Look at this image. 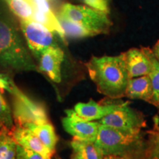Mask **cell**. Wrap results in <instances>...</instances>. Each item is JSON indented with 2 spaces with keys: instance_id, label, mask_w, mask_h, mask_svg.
<instances>
[{
  "instance_id": "cell-1",
  "label": "cell",
  "mask_w": 159,
  "mask_h": 159,
  "mask_svg": "<svg viewBox=\"0 0 159 159\" xmlns=\"http://www.w3.org/2000/svg\"><path fill=\"white\" fill-rule=\"evenodd\" d=\"M99 93L113 99L125 97L129 77L123 55L91 57L85 63Z\"/></svg>"
},
{
  "instance_id": "cell-2",
  "label": "cell",
  "mask_w": 159,
  "mask_h": 159,
  "mask_svg": "<svg viewBox=\"0 0 159 159\" xmlns=\"http://www.w3.org/2000/svg\"><path fill=\"white\" fill-rule=\"evenodd\" d=\"M0 63L16 71H39L16 26L0 15Z\"/></svg>"
},
{
  "instance_id": "cell-3",
  "label": "cell",
  "mask_w": 159,
  "mask_h": 159,
  "mask_svg": "<svg viewBox=\"0 0 159 159\" xmlns=\"http://www.w3.org/2000/svg\"><path fill=\"white\" fill-rule=\"evenodd\" d=\"M95 143L104 156H116L128 159H142L148 146L142 133L128 134L102 125H99Z\"/></svg>"
},
{
  "instance_id": "cell-4",
  "label": "cell",
  "mask_w": 159,
  "mask_h": 159,
  "mask_svg": "<svg viewBox=\"0 0 159 159\" xmlns=\"http://www.w3.org/2000/svg\"><path fill=\"white\" fill-rule=\"evenodd\" d=\"M8 92L13 97V117L15 126L24 127L29 123L48 122V114L42 103L26 95L11 78Z\"/></svg>"
},
{
  "instance_id": "cell-5",
  "label": "cell",
  "mask_w": 159,
  "mask_h": 159,
  "mask_svg": "<svg viewBox=\"0 0 159 159\" xmlns=\"http://www.w3.org/2000/svg\"><path fill=\"white\" fill-rule=\"evenodd\" d=\"M59 16L82 25L96 35L108 33L112 25L108 13L83 5L63 4Z\"/></svg>"
},
{
  "instance_id": "cell-6",
  "label": "cell",
  "mask_w": 159,
  "mask_h": 159,
  "mask_svg": "<svg viewBox=\"0 0 159 159\" xmlns=\"http://www.w3.org/2000/svg\"><path fill=\"white\" fill-rule=\"evenodd\" d=\"M104 126L110 127L128 134H140L146 127V122L142 113L135 110L128 102H122L114 112L99 120Z\"/></svg>"
},
{
  "instance_id": "cell-7",
  "label": "cell",
  "mask_w": 159,
  "mask_h": 159,
  "mask_svg": "<svg viewBox=\"0 0 159 159\" xmlns=\"http://www.w3.org/2000/svg\"><path fill=\"white\" fill-rule=\"evenodd\" d=\"M20 27L27 47L33 55L39 59L46 49L56 46L52 31L33 20L20 19Z\"/></svg>"
},
{
  "instance_id": "cell-8",
  "label": "cell",
  "mask_w": 159,
  "mask_h": 159,
  "mask_svg": "<svg viewBox=\"0 0 159 159\" xmlns=\"http://www.w3.org/2000/svg\"><path fill=\"white\" fill-rule=\"evenodd\" d=\"M65 112L66 116L63 117L61 122L66 132L75 139L95 142L100 125L99 122H89L80 118L74 109H67Z\"/></svg>"
},
{
  "instance_id": "cell-9",
  "label": "cell",
  "mask_w": 159,
  "mask_h": 159,
  "mask_svg": "<svg viewBox=\"0 0 159 159\" xmlns=\"http://www.w3.org/2000/svg\"><path fill=\"white\" fill-rule=\"evenodd\" d=\"M64 52L57 46L47 48L39 57V71L45 73L51 80L59 83L61 81V64Z\"/></svg>"
},
{
  "instance_id": "cell-10",
  "label": "cell",
  "mask_w": 159,
  "mask_h": 159,
  "mask_svg": "<svg viewBox=\"0 0 159 159\" xmlns=\"http://www.w3.org/2000/svg\"><path fill=\"white\" fill-rule=\"evenodd\" d=\"M129 78L148 75L152 69L150 59L144 48H133L122 53Z\"/></svg>"
},
{
  "instance_id": "cell-11",
  "label": "cell",
  "mask_w": 159,
  "mask_h": 159,
  "mask_svg": "<svg viewBox=\"0 0 159 159\" xmlns=\"http://www.w3.org/2000/svg\"><path fill=\"white\" fill-rule=\"evenodd\" d=\"M122 103L119 102H105L98 103L93 99H90L88 102H78L75 105L74 111L78 116L89 122L100 120L103 117L119 108Z\"/></svg>"
},
{
  "instance_id": "cell-12",
  "label": "cell",
  "mask_w": 159,
  "mask_h": 159,
  "mask_svg": "<svg viewBox=\"0 0 159 159\" xmlns=\"http://www.w3.org/2000/svg\"><path fill=\"white\" fill-rule=\"evenodd\" d=\"M13 138L18 144L41 155L45 159H52L53 153L43 144L30 129L25 127L14 126L11 130Z\"/></svg>"
},
{
  "instance_id": "cell-13",
  "label": "cell",
  "mask_w": 159,
  "mask_h": 159,
  "mask_svg": "<svg viewBox=\"0 0 159 159\" xmlns=\"http://www.w3.org/2000/svg\"><path fill=\"white\" fill-rule=\"evenodd\" d=\"M125 97L132 99H142L153 105V88L150 75L129 79Z\"/></svg>"
},
{
  "instance_id": "cell-14",
  "label": "cell",
  "mask_w": 159,
  "mask_h": 159,
  "mask_svg": "<svg viewBox=\"0 0 159 159\" xmlns=\"http://www.w3.org/2000/svg\"><path fill=\"white\" fill-rule=\"evenodd\" d=\"M24 127L30 129L47 148L55 153L58 137L54 126L49 121L43 123H29Z\"/></svg>"
},
{
  "instance_id": "cell-15",
  "label": "cell",
  "mask_w": 159,
  "mask_h": 159,
  "mask_svg": "<svg viewBox=\"0 0 159 159\" xmlns=\"http://www.w3.org/2000/svg\"><path fill=\"white\" fill-rule=\"evenodd\" d=\"M73 152L78 155L82 159H103L102 151L95 142L81 140L74 138L71 142Z\"/></svg>"
},
{
  "instance_id": "cell-16",
  "label": "cell",
  "mask_w": 159,
  "mask_h": 159,
  "mask_svg": "<svg viewBox=\"0 0 159 159\" xmlns=\"http://www.w3.org/2000/svg\"><path fill=\"white\" fill-rule=\"evenodd\" d=\"M32 20L44 26L46 28L49 30L52 33H57L63 41H66L64 31L57 19V17L52 11L47 13H43L34 9Z\"/></svg>"
},
{
  "instance_id": "cell-17",
  "label": "cell",
  "mask_w": 159,
  "mask_h": 159,
  "mask_svg": "<svg viewBox=\"0 0 159 159\" xmlns=\"http://www.w3.org/2000/svg\"><path fill=\"white\" fill-rule=\"evenodd\" d=\"M17 143L11 130L2 126L0 129V159H16Z\"/></svg>"
},
{
  "instance_id": "cell-18",
  "label": "cell",
  "mask_w": 159,
  "mask_h": 159,
  "mask_svg": "<svg viewBox=\"0 0 159 159\" xmlns=\"http://www.w3.org/2000/svg\"><path fill=\"white\" fill-rule=\"evenodd\" d=\"M57 17L63 31H64L66 38L83 39V38L92 37L96 35L93 32L89 30L88 29L85 28L84 27L79 24L65 19L59 15Z\"/></svg>"
},
{
  "instance_id": "cell-19",
  "label": "cell",
  "mask_w": 159,
  "mask_h": 159,
  "mask_svg": "<svg viewBox=\"0 0 159 159\" xmlns=\"http://www.w3.org/2000/svg\"><path fill=\"white\" fill-rule=\"evenodd\" d=\"M12 13L20 19L32 20L34 7L30 2L26 0H5Z\"/></svg>"
},
{
  "instance_id": "cell-20",
  "label": "cell",
  "mask_w": 159,
  "mask_h": 159,
  "mask_svg": "<svg viewBox=\"0 0 159 159\" xmlns=\"http://www.w3.org/2000/svg\"><path fill=\"white\" fill-rule=\"evenodd\" d=\"M147 54L150 57L151 63H152V69H151L150 75L151 81H152V88H153L154 94V103L153 105L158 108L159 112V62L155 57L153 52L149 48H144Z\"/></svg>"
},
{
  "instance_id": "cell-21",
  "label": "cell",
  "mask_w": 159,
  "mask_h": 159,
  "mask_svg": "<svg viewBox=\"0 0 159 159\" xmlns=\"http://www.w3.org/2000/svg\"><path fill=\"white\" fill-rule=\"evenodd\" d=\"M0 122L2 124L3 126L7 127L10 130H12L15 126L11 109L1 94H0Z\"/></svg>"
},
{
  "instance_id": "cell-22",
  "label": "cell",
  "mask_w": 159,
  "mask_h": 159,
  "mask_svg": "<svg viewBox=\"0 0 159 159\" xmlns=\"http://www.w3.org/2000/svg\"><path fill=\"white\" fill-rule=\"evenodd\" d=\"M16 159H45L38 152L17 144Z\"/></svg>"
},
{
  "instance_id": "cell-23",
  "label": "cell",
  "mask_w": 159,
  "mask_h": 159,
  "mask_svg": "<svg viewBox=\"0 0 159 159\" xmlns=\"http://www.w3.org/2000/svg\"><path fill=\"white\" fill-rule=\"evenodd\" d=\"M77 1L85 4L90 7L102 11L108 14L110 12L108 0H77Z\"/></svg>"
},
{
  "instance_id": "cell-24",
  "label": "cell",
  "mask_w": 159,
  "mask_h": 159,
  "mask_svg": "<svg viewBox=\"0 0 159 159\" xmlns=\"http://www.w3.org/2000/svg\"><path fill=\"white\" fill-rule=\"evenodd\" d=\"M142 159H159V144L149 138Z\"/></svg>"
},
{
  "instance_id": "cell-25",
  "label": "cell",
  "mask_w": 159,
  "mask_h": 159,
  "mask_svg": "<svg viewBox=\"0 0 159 159\" xmlns=\"http://www.w3.org/2000/svg\"><path fill=\"white\" fill-rule=\"evenodd\" d=\"M31 3L34 9L43 13H47L52 11L47 0H31Z\"/></svg>"
},
{
  "instance_id": "cell-26",
  "label": "cell",
  "mask_w": 159,
  "mask_h": 159,
  "mask_svg": "<svg viewBox=\"0 0 159 159\" xmlns=\"http://www.w3.org/2000/svg\"><path fill=\"white\" fill-rule=\"evenodd\" d=\"M149 138L153 140L154 142H156L159 144V120L157 116L155 117L154 128L150 132Z\"/></svg>"
},
{
  "instance_id": "cell-27",
  "label": "cell",
  "mask_w": 159,
  "mask_h": 159,
  "mask_svg": "<svg viewBox=\"0 0 159 159\" xmlns=\"http://www.w3.org/2000/svg\"><path fill=\"white\" fill-rule=\"evenodd\" d=\"M11 77L4 74H0V89L8 91L11 87Z\"/></svg>"
},
{
  "instance_id": "cell-28",
  "label": "cell",
  "mask_w": 159,
  "mask_h": 159,
  "mask_svg": "<svg viewBox=\"0 0 159 159\" xmlns=\"http://www.w3.org/2000/svg\"><path fill=\"white\" fill-rule=\"evenodd\" d=\"M152 52H153V55L157 59V61L159 62V41L157 42L156 44H155L153 49H152Z\"/></svg>"
},
{
  "instance_id": "cell-29",
  "label": "cell",
  "mask_w": 159,
  "mask_h": 159,
  "mask_svg": "<svg viewBox=\"0 0 159 159\" xmlns=\"http://www.w3.org/2000/svg\"><path fill=\"white\" fill-rule=\"evenodd\" d=\"M103 159H128V158H123V157L116 156H104Z\"/></svg>"
},
{
  "instance_id": "cell-30",
  "label": "cell",
  "mask_w": 159,
  "mask_h": 159,
  "mask_svg": "<svg viewBox=\"0 0 159 159\" xmlns=\"http://www.w3.org/2000/svg\"><path fill=\"white\" fill-rule=\"evenodd\" d=\"M71 159H82L78 155L75 153V152H73V154L71 155Z\"/></svg>"
},
{
  "instance_id": "cell-31",
  "label": "cell",
  "mask_w": 159,
  "mask_h": 159,
  "mask_svg": "<svg viewBox=\"0 0 159 159\" xmlns=\"http://www.w3.org/2000/svg\"><path fill=\"white\" fill-rule=\"evenodd\" d=\"M2 126H3L2 124V123L0 122V129H1V128H2Z\"/></svg>"
},
{
  "instance_id": "cell-32",
  "label": "cell",
  "mask_w": 159,
  "mask_h": 159,
  "mask_svg": "<svg viewBox=\"0 0 159 159\" xmlns=\"http://www.w3.org/2000/svg\"><path fill=\"white\" fill-rule=\"evenodd\" d=\"M26 1H28V2H31V0H26Z\"/></svg>"
},
{
  "instance_id": "cell-33",
  "label": "cell",
  "mask_w": 159,
  "mask_h": 159,
  "mask_svg": "<svg viewBox=\"0 0 159 159\" xmlns=\"http://www.w3.org/2000/svg\"><path fill=\"white\" fill-rule=\"evenodd\" d=\"M56 159H61V158H59V157H57V158H56Z\"/></svg>"
}]
</instances>
